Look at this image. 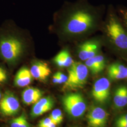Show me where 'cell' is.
<instances>
[{"instance_id": "277c9868", "label": "cell", "mask_w": 127, "mask_h": 127, "mask_svg": "<svg viewBox=\"0 0 127 127\" xmlns=\"http://www.w3.org/2000/svg\"><path fill=\"white\" fill-rule=\"evenodd\" d=\"M23 49L22 42L15 37H6L0 41V54L7 62H13L18 60Z\"/></svg>"}, {"instance_id": "52a82bcc", "label": "cell", "mask_w": 127, "mask_h": 127, "mask_svg": "<svg viewBox=\"0 0 127 127\" xmlns=\"http://www.w3.org/2000/svg\"><path fill=\"white\" fill-rule=\"evenodd\" d=\"M110 82L104 77L97 80L94 84L92 95L94 99L99 103H104L109 98L110 94Z\"/></svg>"}, {"instance_id": "8fae6325", "label": "cell", "mask_w": 127, "mask_h": 127, "mask_svg": "<svg viewBox=\"0 0 127 127\" xmlns=\"http://www.w3.org/2000/svg\"><path fill=\"white\" fill-rule=\"evenodd\" d=\"M53 100L50 97L41 98L33 105L31 111L32 117H38L49 111L53 107Z\"/></svg>"}, {"instance_id": "484cf974", "label": "cell", "mask_w": 127, "mask_h": 127, "mask_svg": "<svg viewBox=\"0 0 127 127\" xmlns=\"http://www.w3.org/2000/svg\"><path fill=\"white\" fill-rule=\"evenodd\" d=\"M117 127H127V122L124 123H116Z\"/></svg>"}, {"instance_id": "83f0119b", "label": "cell", "mask_w": 127, "mask_h": 127, "mask_svg": "<svg viewBox=\"0 0 127 127\" xmlns=\"http://www.w3.org/2000/svg\"><path fill=\"white\" fill-rule=\"evenodd\" d=\"M0 99H1V94H0Z\"/></svg>"}, {"instance_id": "603a6c76", "label": "cell", "mask_w": 127, "mask_h": 127, "mask_svg": "<svg viewBox=\"0 0 127 127\" xmlns=\"http://www.w3.org/2000/svg\"><path fill=\"white\" fill-rule=\"evenodd\" d=\"M121 14H122L123 21L124 22L126 27L127 28V10H121Z\"/></svg>"}, {"instance_id": "44dd1931", "label": "cell", "mask_w": 127, "mask_h": 127, "mask_svg": "<svg viewBox=\"0 0 127 127\" xmlns=\"http://www.w3.org/2000/svg\"><path fill=\"white\" fill-rule=\"evenodd\" d=\"M52 122V121L49 117L48 118H44L41 120L39 123V127H47V126Z\"/></svg>"}, {"instance_id": "7a4b0ae2", "label": "cell", "mask_w": 127, "mask_h": 127, "mask_svg": "<svg viewBox=\"0 0 127 127\" xmlns=\"http://www.w3.org/2000/svg\"><path fill=\"white\" fill-rule=\"evenodd\" d=\"M89 70L85 64L74 62L69 67L68 76L64 88L74 90L83 88L86 83Z\"/></svg>"}, {"instance_id": "ac0fdd59", "label": "cell", "mask_w": 127, "mask_h": 127, "mask_svg": "<svg viewBox=\"0 0 127 127\" xmlns=\"http://www.w3.org/2000/svg\"><path fill=\"white\" fill-rule=\"evenodd\" d=\"M10 123L11 127H29V123L24 115L14 118Z\"/></svg>"}, {"instance_id": "5bb4252c", "label": "cell", "mask_w": 127, "mask_h": 127, "mask_svg": "<svg viewBox=\"0 0 127 127\" xmlns=\"http://www.w3.org/2000/svg\"><path fill=\"white\" fill-rule=\"evenodd\" d=\"M33 77L30 70L25 67L20 69L17 73L14 80L16 86L24 87L29 85L32 81Z\"/></svg>"}, {"instance_id": "2e32d148", "label": "cell", "mask_w": 127, "mask_h": 127, "mask_svg": "<svg viewBox=\"0 0 127 127\" xmlns=\"http://www.w3.org/2000/svg\"><path fill=\"white\" fill-rule=\"evenodd\" d=\"M53 61L60 67H69L74 62L70 53L67 50L60 51L55 57Z\"/></svg>"}, {"instance_id": "d4e9b609", "label": "cell", "mask_w": 127, "mask_h": 127, "mask_svg": "<svg viewBox=\"0 0 127 127\" xmlns=\"http://www.w3.org/2000/svg\"><path fill=\"white\" fill-rule=\"evenodd\" d=\"M124 122H127V114L120 117L116 122V123H124Z\"/></svg>"}, {"instance_id": "30bf717a", "label": "cell", "mask_w": 127, "mask_h": 127, "mask_svg": "<svg viewBox=\"0 0 127 127\" xmlns=\"http://www.w3.org/2000/svg\"><path fill=\"white\" fill-rule=\"evenodd\" d=\"M30 70L33 78L40 81L46 80L51 73L47 64L40 61L33 63Z\"/></svg>"}, {"instance_id": "f1b7e54d", "label": "cell", "mask_w": 127, "mask_h": 127, "mask_svg": "<svg viewBox=\"0 0 127 127\" xmlns=\"http://www.w3.org/2000/svg\"><path fill=\"white\" fill-rule=\"evenodd\" d=\"M126 78H127V76H126Z\"/></svg>"}, {"instance_id": "6da1fadb", "label": "cell", "mask_w": 127, "mask_h": 127, "mask_svg": "<svg viewBox=\"0 0 127 127\" xmlns=\"http://www.w3.org/2000/svg\"><path fill=\"white\" fill-rule=\"evenodd\" d=\"M95 22V18L90 12L85 9H78L69 16L64 30L69 34H81L91 29Z\"/></svg>"}, {"instance_id": "d6986e66", "label": "cell", "mask_w": 127, "mask_h": 127, "mask_svg": "<svg viewBox=\"0 0 127 127\" xmlns=\"http://www.w3.org/2000/svg\"><path fill=\"white\" fill-rule=\"evenodd\" d=\"M49 117L51 119L52 122L56 123L57 125L61 123L63 120V116L60 110L57 109L54 110Z\"/></svg>"}, {"instance_id": "9a60e30c", "label": "cell", "mask_w": 127, "mask_h": 127, "mask_svg": "<svg viewBox=\"0 0 127 127\" xmlns=\"http://www.w3.org/2000/svg\"><path fill=\"white\" fill-rule=\"evenodd\" d=\"M108 74L113 80H121L126 78L127 68L120 63H114L109 66Z\"/></svg>"}, {"instance_id": "ba28073f", "label": "cell", "mask_w": 127, "mask_h": 127, "mask_svg": "<svg viewBox=\"0 0 127 127\" xmlns=\"http://www.w3.org/2000/svg\"><path fill=\"white\" fill-rule=\"evenodd\" d=\"M108 114L100 107H93L87 115L89 127H104L108 120Z\"/></svg>"}, {"instance_id": "9c48e42d", "label": "cell", "mask_w": 127, "mask_h": 127, "mask_svg": "<svg viewBox=\"0 0 127 127\" xmlns=\"http://www.w3.org/2000/svg\"><path fill=\"white\" fill-rule=\"evenodd\" d=\"M99 49V43L95 40L88 41L82 43L79 47L78 56L82 61H86L97 55Z\"/></svg>"}, {"instance_id": "4fadbf2b", "label": "cell", "mask_w": 127, "mask_h": 127, "mask_svg": "<svg viewBox=\"0 0 127 127\" xmlns=\"http://www.w3.org/2000/svg\"><path fill=\"white\" fill-rule=\"evenodd\" d=\"M85 64L93 74H97L104 69L105 65V59L102 55H96L86 60Z\"/></svg>"}, {"instance_id": "ffe728a7", "label": "cell", "mask_w": 127, "mask_h": 127, "mask_svg": "<svg viewBox=\"0 0 127 127\" xmlns=\"http://www.w3.org/2000/svg\"><path fill=\"white\" fill-rule=\"evenodd\" d=\"M7 79V73L4 69L0 67V84L4 82Z\"/></svg>"}, {"instance_id": "4316f807", "label": "cell", "mask_w": 127, "mask_h": 127, "mask_svg": "<svg viewBox=\"0 0 127 127\" xmlns=\"http://www.w3.org/2000/svg\"><path fill=\"white\" fill-rule=\"evenodd\" d=\"M57 127V124L56 123H55L53 122H51V123H50L47 127Z\"/></svg>"}, {"instance_id": "5b68a950", "label": "cell", "mask_w": 127, "mask_h": 127, "mask_svg": "<svg viewBox=\"0 0 127 127\" xmlns=\"http://www.w3.org/2000/svg\"><path fill=\"white\" fill-rule=\"evenodd\" d=\"M64 108L70 115L73 117H79L84 114L86 104L82 95L78 93L67 94L63 98Z\"/></svg>"}, {"instance_id": "7402d4cb", "label": "cell", "mask_w": 127, "mask_h": 127, "mask_svg": "<svg viewBox=\"0 0 127 127\" xmlns=\"http://www.w3.org/2000/svg\"><path fill=\"white\" fill-rule=\"evenodd\" d=\"M56 73L57 74L58 76L59 77V79L61 80V81L63 83H64L65 82H66V81L67 80V76H66L65 74H64L63 73L58 72Z\"/></svg>"}, {"instance_id": "8992f818", "label": "cell", "mask_w": 127, "mask_h": 127, "mask_svg": "<svg viewBox=\"0 0 127 127\" xmlns=\"http://www.w3.org/2000/svg\"><path fill=\"white\" fill-rule=\"evenodd\" d=\"M20 104L17 98L10 92L5 93L0 101V112L6 116H11L17 114Z\"/></svg>"}, {"instance_id": "7c38bea8", "label": "cell", "mask_w": 127, "mask_h": 127, "mask_svg": "<svg viewBox=\"0 0 127 127\" xmlns=\"http://www.w3.org/2000/svg\"><path fill=\"white\" fill-rule=\"evenodd\" d=\"M42 93L40 90L33 87H28L22 92L23 102L27 105L34 104L41 98Z\"/></svg>"}, {"instance_id": "cb8c5ba5", "label": "cell", "mask_w": 127, "mask_h": 127, "mask_svg": "<svg viewBox=\"0 0 127 127\" xmlns=\"http://www.w3.org/2000/svg\"><path fill=\"white\" fill-rule=\"evenodd\" d=\"M52 81L53 83L55 84H62L63 83L61 80L59 78V77L58 76L56 73H55L54 74L53 76V79Z\"/></svg>"}, {"instance_id": "3957f363", "label": "cell", "mask_w": 127, "mask_h": 127, "mask_svg": "<svg viewBox=\"0 0 127 127\" xmlns=\"http://www.w3.org/2000/svg\"><path fill=\"white\" fill-rule=\"evenodd\" d=\"M105 31L110 40L119 50L127 53V33L114 16L109 18Z\"/></svg>"}, {"instance_id": "e0dca14e", "label": "cell", "mask_w": 127, "mask_h": 127, "mask_svg": "<svg viewBox=\"0 0 127 127\" xmlns=\"http://www.w3.org/2000/svg\"><path fill=\"white\" fill-rule=\"evenodd\" d=\"M114 102L117 107H123L127 105V87L122 86L118 88L114 93Z\"/></svg>"}]
</instances>
